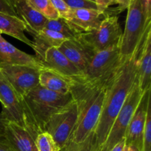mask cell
Masks as SVG:
<instances>
[{
  "label": "cell",
  "instance_id": "23",
  "mask_svg": "<svg viewBox=\"0 0 151 151\" xmlns=\"http://www.w3.org/2000/svg\"><path fill=\"white\" fill-rule=\"evenodd\" d=\"M26 1L28 5L47 19L53 20L60 18L50 0H26Z\"/></svg>",
  "mask_w": 151,
  "mask_h": 151
},
{
  "label": "cell",
  "instance_id": "30",
  "mask_svg": "<svg viewBox=\"0 0 151 151\" xmlns=\"http://www.w3.org/2000/svg\"><path fill=\"white\" fill-rule=\"evenodd\" d=\"M114 4H117V7L115 9H113V13L114 15L116 16V14H119L121 12L124 11L128 8V6L129 4L130 0H113Z\"/></svg>",
  "mask_w": 151,
  "mask_h": 151
},
{
  "label": "cell",
  "instance_id": "12",
  "mask_svg": "<svg viewBox=\"0 0 151 151\" xmlns=\"http://www.w3.org/2000/svg\"><path fill=\"white\" fill-rule=\"evenodd\" d=\"M0 66H27L44 69L42 62L35 55L27 54L0 36Z\"/></svg>",
  "mask_w": 151,
  "mask_h": 151
},
{
  "label": "cell",
  "instance_id": "15",
  "mask_svg": "<svg viewBox=\"0 0 151 151\" xmlns=\"http://www.w3.org/2000/svg\"><path fill=\"white\" fill-rule=\"evenodd\" d=\"M108 16H111L109 11L101 12L93 9H71L66 20L82 32H88L97 29Z\"/></svg>",
  "mask_w": 151,
  "mask_h": 151
},
{
  "label": "cell",
  "instance_id": "4",
  "mask_svg": "<svg viewBox=\"0 0 151 151\" xmlns=\"http://www.w3.org/2000/svg\"><path fill=\"white\" fill-rule=\"evenodd\" d=\"M125 29L122 32L119 52L122 60L139 52L151 22H147L140 0H130L128 6Z\"/></svg>",
  "mask_w": 151,
  "mask_h": 151
},
{
  "label": "cell",
  "instance_id": "18",
  "mask_svg": "<svg viewBox=\"0 0 151 151\" xmlns=\"http://www.w3.org/2000/svg\"><path fill=\"white\" fill-rule=\"evenodd\" d=\"M68 40L64 35L44 28L33 35V41H32V48L35 52V56L42 62L45 56L46 52L50 48H58L62 43Z\"/></svg>",
  "mask_w": 151,
  "mask_h": 151
},
{
  "label": "cell",
  "instance_id": "27",
  "mask_svg": "<svg viewBox=\"0 0 151 151\" xmlns=\"http://www.w3.org/2000/svg\"><path fill=\"white\" fill-rule=\"evenodd\" d=\"M70 9H93L98 10L94 1L90 0H63Z\"/></svg>",
  "mask_w": 151,
  "mask_h": 151
},
{
  "label": "cell",
  "instance_id": "8",
  "mask_svg": "<svg viewBox=\"0 0 151 151\" xmlns=\"http://www.w3.org/2000/svg\"><path fill=\"white\" fill-rule=\"evenodd\" d=\"M122 31L117 16H108L95 30L83 32L79 38L95 52L119 46Z\"/></svg>",
  "mask_w": 151,
  "mask_h": 151
},
{
  "label": "cell",
  "instance_id": "36",
  "mask_svg": "<svg viewBox=\"0 0 151 151\" xmlns=\"http://www.w3.org/2000/svg\"><path fill=\"white\" fill-rule=\"evenodd\" d=\"M123 151H139V150L138 149H137L136 147H134V146L125 144Z\"/></svg>",
  "mask_w": 151,
  "mask_h": 151
},
{
  "label": "cell",
  "instance_id": "5",
  "mask_svg": "<svg viewBox=\"0 0 151 151\" xmlns=\"http://www.w3.org/2000/svg\"><path fill=\"white\" fill-rule=\"evenodd\" d=\"M122 63L119 46L98 52L81 72V76L75 80L90 85L106 83L114 76Z\"/></svg>",
  "mask_w": 151,
  "mask_h": 151
},
{
  "label": "cell",
  "instance_id": "19",
  "mask_svg": "<svg viewBox=\"0 0 151 151\" xmlns=\"http://www.w3.org/2000/svg\"><path fill=\"white\" fill-rule=\"evenodd\" d=\"M15 7L18 17L26 25L27 32L33 35L44 29L48 19L28 5L26 0H15Z\"/></svg>",
  "mask_w": 151,
  "mask_h": 151
},
{
  "label": "cell",
  "instance_id": "20",
  "mask_svg": "<svg viewBox=\"0 0 151 151\" xmlns=\"http://www.w3.org/2000/svg\"><path fill=\"white\" fill-rule=\"evenodd\" d=\"M26 25L18 16L0 13V31L32 47V42L25 35Z\"/></svg>",
  "mask_w": 151,
  "mask_h": 151
},
{
  "label": "cell",
  "instance_id": "31",
  "mask_svg": "<svg viewBox=\"0 0 151 151\" xmlns=\"http://www.w3.org/2000/svg\"><path fill=\"white\" fill-rule=\"evenodd\" d=\"M142 11L147 22H151V0H140Z\"/></svg>",
  "mask_w": 151,
  "mask_h": 151
},
{
  "label": "cell",
  "instance_id": "2",
  "mask_svg": "<svg viewBox=\"0 0 151 151\" xmlns=\"http://www.w3.org/2000/svg\"><path fill=\"white\" fill-rule=\"evenodd\" d=\"M111 79L100 85H90L71 80V94L78 104V115L75 129L65 148L81 144L94 132Z\"/></svg>",
  "mask_w": 151,
  "mask_h": 151
},
{
  "label": "cell",
  "instance_id": "32",
  "mask_svg": "<svg viewBox=\"0 0 151 151\" xmlns=\"http://www.w3.org/2000/svg\"><path fill=\"white\" fill-rule=\"evenodd\" d=\"M94 2L97 4L98 10L101 12H106L109 7L114 4L113 0H94Z\"/></svg>",
  "mask_w": 151,
  "mask_h": 151
},
{
  "label": "cell",
  "instance_id": "6",
  "mask_svg": "<svg viewBox=\"0 0 151 151\" xmlns=\"http://www.w3.org/2000/svg\"><path fill=\"white\" fill-rule=\"evenodd\" d=\"M78 115V104L72 99L68 104L53 114L46 124L44 131L52 137L60 151L66 147L73 133Z\"/></svg>",
  "mask_w": 151,
  "mask_h": 151
},
{
  "label": "cell",
  "instance_id": "33",
  "mask_svg": "<svg viewBox=\"0 0 151 151\" xmlns=\"http://www.w3.org/2000/svg\"><path fill=\"white\" fill-rule=\"evenodd\" d=\"M0 151H16L11 145L4 138V134L0 136Z\"/></svg>",
  "mask_w": 151,
  "mask_h": 151
},
{
  "label": "cell",
  "instance_id": "35",
  "mask_svg": "<svg viewBox=\"0 0 151 151\" xmlns=\"http://www.w3.org/2000/svg\"><path fill=\"white\" fill-rule=\"evenodd\" d=\"M7 119L3 116V115L0 113V136L4 134V125H5V122Z\"/></svg>",
  "mask_w": 151,
  "mask_h": 151
},
{
  "label": "cell",
  "instance_id": "1",
  "mask_svg": "<svg viewBox=\"0 0 151 151\" xmlns=\"http://www.w3.org/2000/svg\"><path fill=\"white\" fill-rule=\"evenodd\" d=\"M139 53V52L122 60L108 86L101 115L94 131L99 150L104 144L114 121L137 81Z\"/></svg>",
  "mask_w": 151,
  "mask_h": 151
},
{
  "label": "cell",
  "instance_id": "38",
  "mask_svg": "<svg viewBox=\"0 0 151 151\" xmlns=\"http://www.w3.org/2000/svg\"><path fill=\"white\" fill-rule=\"evenodd\" d=\"M90 1H94V0H90Z\"/></svg>",
  "mask_w": 151,
  "mask_h": 151
},
{
  "label": "cell",
  "instance_id": "21",
  "mask_svg": "<svg viewBox=\"0 0 151 151\" xmlns=\"http://www.w3.org/2000/svg\"><path fill=\"white\" fill-rule=\"evenodd\" d=\"M71 80L61 76L59 74L50 70L40 69L39 86L58 94H66L71 93Z\"/></svg>",
  "mask_w": 151,
  "mask_h": 151
},
{
  "label": "cell",
  "instance_id": "13",
  "mask_svg": "<svg viewBox=\"0 0 151 151\" xmlns=\"http://www.w3.org/2000/svg\"><path fill=\"white\" fill-rule=\"evenodd\" d=\"M81 72L86 69L95 54L89 47L78 39H68L58 47Z\"/></svg>",
  "mask_w": 151,
  "mask_h": 151
},
{
  "label": "cell",
  "instance_id": "22",
  "mask_svg": "<svg viewBox=\"0 0 151 151\" xmlns=\"http://www.w3.org/2000/svg\"><path fill=\"white\" fill-rule=\"evenodd\" d=\"M44 28L55 31L64 35L68 39H78L80 35L83 33L72 24L62 18H58L53 20L48 19Z\"/></svg>",
  "mask_w": 151,
  "mask_h": 151
},
{
  "label": "cell",
  "instance_id": "26",
  "mask_svg": "<svg viewBox=\"0 0 151 151\" xmlns=\"http://www.w3.org/2000/svg\"><path fill=\"white\" fill-rule=\"evenodd\" d=\"M139 151H151V105L149 103L147 108V118L143 134L142 142Z\"/></svg>",
  "mask_w": 151,
  "mask_h": 151
},
{
  "label": "cell",
  "instance_id": "17",
  "mask_svg": "<svg viewBox=\"0 0 151 151\" xmlns=\"http://www.w3.org/2000/svg\"><path fill=\"white\" fill-rule=\"evenodd\" d=\"M4 137L16 151H38L35 139L21 125L6 120Z\"/></svg>",
  "mask_w": 151,
  "mask_h": 151
},
{
  "label": "cell",
  "instance_id": "3",
  "mask_svg": "<svg viewBox=\"0 0 151 151\" xmlns=\"http://www.w3.org/2000/svg\"><path fill=\"white\" fill-rule=\"evenodd\" d=\"M22 99L27 117L37 134L44 128L52 115L72 100L71 93L58 94L38 85Z\"/></svg>",
  "mask_w": 151,
  "mask_h": 151
},
{
  "label": "cell",
  "instance_id": "25",
  "mask_svg": "<svg viewBox=\"0 0 151 151\" xmlns=\"http://www.w3.org/2000/svg\"><path fill=\"white\" fill-rule=\"evenodd\" d=\"M62 151H99L94 132L90 134L82 143L73 147H66Z\"/></svg>",
  "mask_w": 151,
  "mask_h": 151
},
{
  "label": "cell",
  "instance_id": "9",
  "mask_svg": "<svg viewBox=\"0 0 151 151\" xmlns=\"http://www.w3.org/2000/svg\"><path fill=\"white\" fill-rule=\"evenodd\" d=\"M0 103L2 106L1 112L7 120L15 122L27 130L29 134L36 138L37 133L32 128L27 117L22 99L12 88L0 72Z\"/></svg>",
  "mask_w": 151,
  "mask_h": 151
},
{
  "label": "cell",
  "instance_id": "37",
  "mask_svg": "<svg viewBox=\"0 0 151 151\" xmlns=\"http://www.w3.org/2000/svg\"><path fill=\"white\" fill-rule=\"evenodd\" d=\"M1 34H2V33H1V31H0V36H1Z\"/></svg>",
  "mask_w": 151,
  "mask_h": 151
},
{
  "label": "cell",
  "instance_id": "34",
  "mask_svg": "<svg viewBox=\"0 0 151 151\" xmlns=\"http://www.w3.org/2000/svg\"><path fill=\"white\" fill-rule=\"evenodd\" d=\"M125 145V139H122V141H120L119 142H118L117 144L115 145L109 151H123L124 147Z\"/></svg>",
  "mask_w": 151,
  "mask_h": 151
},
{
  "label": "cell",
  "instance_id": "10",
  "mask_svg": "<svg viewBox=\"0 0 151 151\" xmlns=\"http://www.w3.org/2000/svg\"><path fill=\"white\" fill-rule=\"evenodd\" d=\"M0 72L21 98L39 85L40 69L37 68L27 66H0Z\"/></svg>",
  "mask_w": 151,
  "mask_h": 151
},
{
  "label": "cell",
  "instance_id": "11",
  "mask_svg": "<svg viewBox=\"0 0 151 151\" xmlns=\"http://www.w3.org/2000/svg\"><path fill=\"white\" fill-rule=\"evenodd\" d=\"M150 103V88L142 95L138 106L131 119L125 136V144L133 145L139 151L147 118V108Z\"/></svg>",
  "mask_w": 151,
  "mask_h": 151
},
{
  "label": "cell",
  "instance_id": "29",
  "mask_svg": "<svg viewBox=\"0 0 151 151\" xmlns=\"http://www.w3.org/2000/svg\"><path fill=\"white\" fill-rule=\"evenodd\" d=\"M0 13L18 16L15 7V0H0Z\"/></svg>",
  "mask_w": 151,
  "mask_h": 151
},
{
  "label": "cell",
  "instance_id": "16",
  "mask_svg": "<svg viewBox=\"0 0 151 151\" xmlns=\"http://www.w3.org/2000/svg\"><path fill=\"white\" fill-rule=\"evenodd\" d=\"M151 78V24L146 30L137 58V80L142 93L150 88Z\"/></svg>",
  "mask_w": 151,
  "mask_h": 151
},
{
  "label": "cell",
  "instance_id": "14",
  "mask_svg": "<svg viewBox=\"0 0 151 151\" xmlns=\"http://www.w3.org/2000/svg\"><path fill=\"white\" fill-rule=\"evenodd\" d=\"M42 64L46 69H50L68 79H78L81 75V71L55 47L49 49L46 52Z\"/></svg>",
  "mask_w": 151,
  "mask_h": 151
},
{
  "label": "cell",
  "instance_id": "24",
  "mask_svg": "<svg viewBox=\"0 0 151 151\" xmlns=\"http://www.w3.org/2000/svg\"><path fill=\"white\" fill-rule=\"evenodd\" d=\"M35 141L38 151H60L52 137L47 131L39 133Z\"/></svg>",
  "mask_w": 151,
  "mask_h": 151
},
{
  "label": "cell",
  "instance_id": "7",
  "mask_svg": "<svg viewBox=\"0 0 151 151\" xmlns=\"http://www.w3.org/2000/svg\"><path fill=\"white\" fill-rule=\"evenodd\" d=\"M142 94L139 86L138 80L137 79L134 87L114 121L104 144L99 151H109L115 145L125 139L126 130Z\"/></svg>",
  "mask_w": 151,
  "mask_h": 151
},
{
  "label": "cell",
  "instance_id": "28",
  "mask_svg": "<svg viewBox=\"0 0 151 151\" xmlns=\"http://www.w3.org/2000/svg\"><path fill=\"white\" fill-rule=\"evenodd\" d=\"M53 7L59 15V17L66 19L69 14L71 9L66 5L63 0H50Z\"/></svg>",
  "mask_w": 151,
  "mask_h": 151
}]
</instances>
